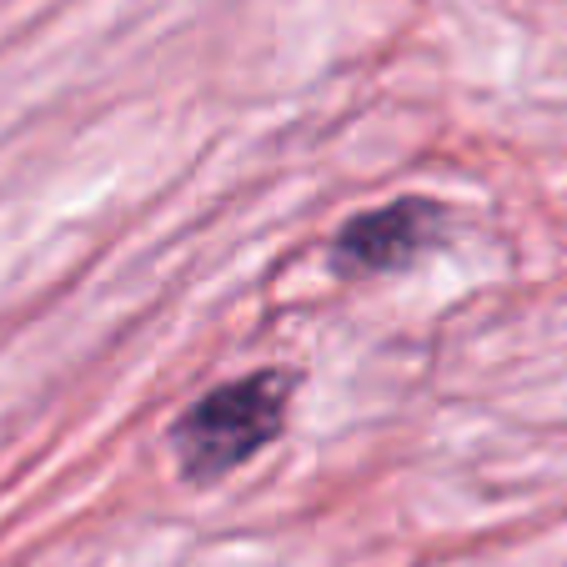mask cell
I'll return each instance as SVG.
<instances>
[{
  "label": "cell",
  "instance_id": "cell-1",
  "mask_svg": "<svg viewBox=\"0 0 567 567\" xmlns=\"http://www.w3.org/2000/svg\"><path fill=\"white\" fill-rule=\"evenodd\" d=\"M287 392L291 382L281 372H257L247 382H226L206 392L202 402H192L172 427L182 477L206 487L257 457L287 422Z\"/></svg>",
  "mask_w": 567,
  "mask_h": 567
},
{
  "label": "cell",
  "instance_id": "cell-2",
  "mask_svg": "<svg viewBox=\"0 0 567 567\" xmlns=\"http://www.w3.org/2000/svg\"><path fill=\"white\" fill-rule=\"evenodd\" d=\"M442 236V206L437 202H392L372 216H357L337 236V261L347 271H396L417 261Z\"/></svg>",
  "mask_w": 567,
  "mask_h": 567
}]
</instances>
